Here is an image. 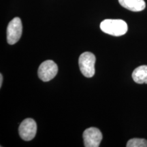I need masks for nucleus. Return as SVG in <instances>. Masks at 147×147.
Instances as JSON below:
<instances>
[{"label": "nucleus", "mask_w": 147, "mask_h": 147, "mask_svg": "<svg viewBox=\"0 0 147 147\" xmlns=\"http://www.w3.org/2000/svg\"><path fill=\"white\" fill-rule=\"evenodd\" d=\"M22 32L23 25L21 18H14L7 27V42L9 45H12L16 43L21 38Z\"/></svg>", "instance_id": "obj_3"}, {"label": "nucleus", "mask_w": 147, "mask_h": 147, "mask_svg": "<svg viewBox=\"0 0 147 147\" xmlns=\"http://www.w3.org/2000/svg\"><path fill=\"white\" fill-rule=\"evenodd\" d=\"M121 6L133 12H140L146 8L144 0H119Z\"/></svg>", "instance_id": "obj_7"}, {"label": "nucleus", "mask_w": 147, "mask_h": 147, "mask_svg": "<svg viewBox=\"0 0 147 147\" xmlns=\"http://www.w3.org/2000/svg\"><path fill=\"white\" fill-rule=\"evenodd\" d=\"M95 61V56L90 52H84L79 57L78 64L80 71L87 78H91L94 76Z\"/></svg>", "instance_id": "obj_2"}, {"label": "nucleus", "mask_w": 147, "mask_h": 147, "mask_svg": "<svg viewBox=\"0 0 147 147\" xmlns=\"http://www.w3.org/2000/svg\"><path fill=\"white\" fill-rule=\"evenodd\" d=\"M127 147H147V140L143 138H132L127 143Z\"/></svg>", "instance_id": "obj_9"}, {"label": "nucleus", "mask_w": 147, "mask_h": 147, "mask_svg": "<svg viewBox=\"0 0 147 147\" xmlns=\"http://www.w3.org/2000/svg\"><path fill=\"white\" fill-rule=\"evenodd\" d=\"M20 136L23 140H32L36 136L37 124L34 119H26L23 121L18 128Z\"/></svg>", "instance_id": "obj_5"}, {"label": "nucleus", "mask_w": 147, "mask_h": 147, "mask_svg": "<svg viewBox=\"0 0 147 147\" xmlns=\"http://www.w3.org/2000/svg\"><path fill=\"white\" fill-rule=\"evenodd\" d=\"M100 29L103 32L113 36H121L128 30L127 24L121 19H106L100 23Z\"/></svg>", "instance_id": "obj_1"}, {"label": "nucleus", "mask_w": 147, "mask_h": 147, "mask_svg": "<svg viewBox=\"0 0 147 147\" xmlns=\"http://www.w3.org/2000/svg\"><path fill=\"white\" fill-rule=\"evenodd\" d=\"M84 146L98 147L102 140V134L96 127H89L83 132Z\"/></svg>", "instance_id": "obj_6"}, {"label": "nucleus", "mask_w": 147, "mask_h": 147, "mask_svg": "<svg viewBox=\"0 0 147 147\" xmlns=\"http://www.w3.org/2000/svg\"><path fill=\"white\" fill-rule=\"evenodd\" d=\"M57 72V65L52 60H47L40 65L38 74L42 81L48 82L54 78Z\"/></svg>", "instance_id": "obj_4"}, {"label": "nucleus", "mask_w": 147, "mask_h": 147, "mask_svg": "<svg viewBox=\"0 0 147 147\" xmlns=\"http://www.w3.org/2000/svg\"><path fill=\"white\" fill-rule=\"evenodd\" d=\"M132 78L138 84H147V65H141L134 69Z\"/></svg>", "instance_id": "obj_8"}, {"label": "nucleus", "mask_w": 147, "mask_h": 147, "mask_svg": "<svg viewBox=\"0 0 147 147\" xmlns=\"http://www.w3.org/2000/svg\"><path fill=\"white\" fill-rule=\"evenodd\" d=\"M2 82H3V76H2V74H0V87H1V85H2Z\"/></svg>", "instance_id": "obj_10"}]
</instances>
